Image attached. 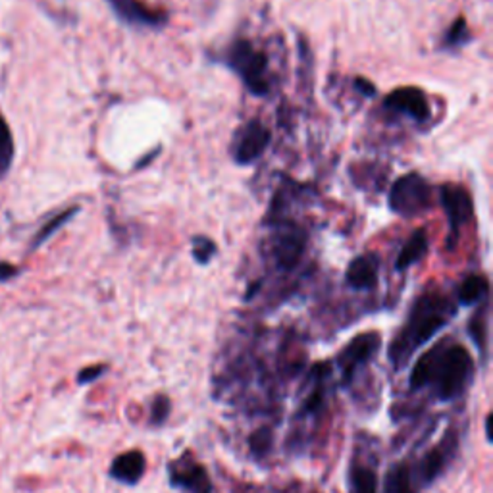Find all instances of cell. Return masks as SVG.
<instances>
[{"label": "cell", "instance_id": "cell-1", "mask_svg": "<svg viewBox=\"0 0 493 493\" xmlns=\"http://www.w3.org/2000/svg\"><path fill=\"white\" fill-rule=\"evenodd\" d=\"M474 378V361L463 345H440L434 351L424 353L414 364L409 386L411 389L434 387V394L442 401L461 397Z\"/></svg>", "mask_w": 493, "mask_h": 493}, {"label": "cell", "instance_id": "cell-2", "mask_svg": "<svg viewBox=\"0 0 493 493\" xmlns=\"http://www.w3.org/2000/svg\"><path fill=\"white\" fill-rule=\"evenodd\" d=\"M455 315L457 307L450 297L440 291H426L414 301L405 326L391 341L387 351L389 361L395 368H401L422 345L428 343L435 333H440Z\"/></svg>", "mask_w": 493, "mask_h": 493}, {"label": "cell", "instance_id": "cell-3", "mask_svg": "<svg viewBox=\"0 0 493 493\" xmlns=\"http://www.w3.org/2000/svg\"><path fill=\"white\" fill-rule=\"evenodd\" d=\"M226 66L238 74L245 89L254 97H266L270 93V60L249 39H238L226 51Z\"/></svg>", "mask_w": 493, "mask_h": 493}, {"label": "cell", "instance_id": "cell-4", "mask_svg": "<svg viewBox=\"0 0 493 493\" xmlns=\"http://www.w3.org/2000/svg\"><path fill=\"white\" fill-rule=\"evenodd\" d=\"M389 210L403 218H414L432 207V185L417 172L405 174L391 185Z\"/></svg>", "mask_w": 493, "mask_h": 493}, {"label": "cell", "instance_id": "cell-5", "mask_svg": "<svg viewBox=\"0 0 493 493\" xmlns=\"http://www.w3.org/2000/svg\"><path fill=\"white\" fill-rule=\"evenodd\" d=\"M307 245H309V233L305 228L299 226L295 222L278 223L270 243L272 261L278 270H284V272L293 270V268L302 261V256H305Z\"/></svg>", "mask_w": 493, "mask_h": 493}, {"label": "cell", "instance_id": "cell-6", "mask_svg": "<svg viewBox=\"0 0 493 493\" xmlns=\"http://www.w3.org/2000/svg\"><path fill=\"white\" fill-rule=\"evenodd\" d=\"M440 200L445 208L447 222H450V238H447L450 241H447V246L453 249L458 239V231H461L465 223L474 218V203L465 187L453 184L440 187Z\"/></svg>", "mask_w": 493, "mask_h": 493}, {"label": "cell", "instance_id": "cell-7", "mask_svg": "<svg viewBox=\"0 0 493 493\" xmlns=\"http://www.w3.org/2000/svg\"><path fill=\"white\" fill-rule=\"evenodd\" d=\"M270 141H272V133L262 121L259 120L246 121V126L239 131L238 139L233 143L231 156L235 164L249 166L256 162L266 153Z\"/></svg>", "mask_w": 493, "mask_h": 493}, {"label": "cell", "instance_id": "cell-8", "mask_svg": "<svg viewBox=\"0 0 493 493\" xmlns=\"http://www.w3.org/2000/svg\"><path fill=\"white\" fill-rule=\"evenodd\" d=\"M380 345H382V340H380V333L376 332L361 333L353 341L347 343V347L338 356V364L345 384L351 382L358 368L372 361L380 351Z\"/></svg>", "mask_w": 493, "mask_h": 493}, {"label": "cell", "instance_id": "cell-9", "mask_svg": "<svg viewBox=\"0 0 493 493\" xmlns=\"http://www.w3.org/2000/svg\"><path fill=\"white\" fill-rule=\"evenodd\" d=\"M112 12L126 26L159 29L168 24V12L153 8L143 0H108Z\"/></svg>", "mask_w": 493, "mask_h": 493}, {"label": "cell", "instance_id": "cell-10", "mask_svg": "<svg viewBox=\"0 0 493 493\" xmlns=\"http://www.w3.org/2000/svg\"><path fill=\"white\" fill-rule=\"evenodd\" d=\"M384 108L414 121H426L432 114L428 97L419 87H399L391 91L384 100Z\"/></svg>", "mask_w": 493, "mask_h": 493}, {"label": "cell", "instance_id": "cell-11", "mask_svg": "<svg viewBox=\"0 0 493 493\" xmlns=\"http://www.w3.org/2000/svg\"><path fill=\"white\" fill-rule=\"evenodd\" d=\"M168 480L174 488L192 493H212L215 489L207 468L200 463L189 461L185 455L179 461L168 465Z\"/></svg>", "mask_w": 493, "mask_h": 493}, {"label": "cell", "instance_id": "cell-12", "mask_svg": "<svg viewBox=\"0 0 493 493\" xmlns=\"http://www.w3.org/2000/svg\"><path fill=\"white\" fill-rule=\"evenodd\" d=\"M457 445H458L457 435L447 434L445 438L442 440V443L435 445L434 450L422 458L420 468H419V478H420L424 486L432 484V481L443 473L447 463L451 461V457L457 451Z\"/></svg>", "mask_w": 493, "mask_h": 493}, {"label": "cell", "instance_id": "cell-13", "mask_svg": "<svg viewBox=\"0 0 493 493\" xmlns=\"http://www.w3.org/2000/svg\"><path fill=\"white\" fill-rule=\"evenodd\" d=\"M147 470V458L137 450L118 455L110 466V478L126 486H136Z\"/></svg>", "mask_w": 493, "mask_h": 493}, {"label": "cell", "instance_id": "cell-14", "mask_svg": "<svg viewBox=\"0 0 493 493\" xmlns=\"http://www.w3.org/2000/svg\"><path fill=\"white\" fill-rule=\"evenodd\" d=\"M378 274H380V262L376 254H361L351 261L349 268L345 272V282L349 287L356 291H368L376 287L378 284Z\"/></svg>", "mask_w": 493, "mask_h": 493}, {"label": "cell", "instance_id": "cell-15", "mask_svg": "<svg viewBox=\"0 0 493 493\" xmlns=\"http://www.w3.org/2000/svg\"><path fill=\"white\" fill-rule=\"evenodd\" d=\"M428 246H430L428 231H426L424 228L412 231L411 238L405 241V245L401 246L399 256L395 261V270L405 272L407 268H411L412 264H417L419 261H422L424 254L428 253Z\"/></svg>", "mask_w": 493, "mask_h": 493}, {"label": "cell", "instance_id": "cell-16", "mask_svg": "<svg viewBox=\"0 0 493 493\" xmlns=\"http://www.w3.org/2000/svg\"><path fill=\"white\" fill-rule=\"evenodd\" d=\"M489 295V282L486 276H468L457 289V301L463 307H473L478 302H486Z\"/></svg>", "mask_w": 493, "mask_h": 493}, {"label": "cell", "instance_id": "cell-17", "mask_svg": "<svg viewBox=\"0 0 493 493\" xmlns=\"http://www.w3.org/2000/svg\"><path fill=\"white\" fill-rule=\"evenodd\" d=\"M468 333H470V338H473L474 345L478 347L481 356H486V353H488V301L484 302V307H481L473 318H470Z\"/></svg>", "mask_w": 493, "mask_h": 493}, {"label": "cell", "instance_id": "cell-18", "mask_svg": "<svg viewBox=\"0 0 493 493\" xmlns=\"http://www.w3.org/2000/svg\"><path fill=\"white\" fill-rule=\"evenodd\" d=\"M386 489L387 493H417L411 468L407 465H397L391 468L387 473Z\"/></svg>", "mask_w": 493, "mask_h": 493}, {"label": "cell", "instance_id": "cell-19", "mask_svg": "<svg viewBox=\"0 0 493 493\" xmlns=\"http://www.w3.org/2000/svg\"><path fill=\"white\" fill-rule=\"evenodd\" d=\"M77 212H80V207H70L68 210H64V212H60V215H56L51 222H47L43 226V230L35 235V239H33V245H31V249H37V246H41L44 241H49L52 235L59 231V230H62L66 223H68Z\"/></svg>", "mask_w": 493, "mask_h": 493}, {"label": "cell", "instance_id": "cell-20", "mask_svg": "<svg viewBox=\"0 0 493 493\" xmlns=\"http://www.w3.org/2000/svg\"><path fill=\"white\" fill-rule=\"evenodd\" d=\"M378 476L372 468L353 466L351 470V493H376Z\"/></svg>", "mask_w": 493, "mask_h": 493}, {"label": "cell", "instance_id": "cell-21", "mask_svg": "<svg viewBox=\"0 0 493 493\" xmlns=\"http://www.w3.org/2000/svg\"><path fill=\"white\" fill-rule=\"evenodd\" d=\"M14 159V139L6 120L0 114V176L10 170V164Z\"/></svg>", "mask_w": 493, "mask_h": 493}, {"label": "cell", "instance_id": "cell-22", "mask_svg": "<svg viewBox=\"0 0 493 493\" xmlns=\"http://www.w3.org/2000/svg\"><path fill=\"white\" fill-rule=\"evenodd\" d=\"M470 41V31H468V24H466V20L461 16V18H457L451 27L445 31V35H443V47L447 49H458V47H463V44H466Z\"/></svg>", "mask_w": 493, "mask_h": 493}, {"label": "cell", "instance_id": "cell-23", "mask_svg": "<svg viewBox=\"0 0 493 493\" xmlns=\"http://www.w3.org/2000/svg\"><path fill=\"white\" fill-rule=\"evenodd\" d=\"M218 251L216 243L205 238V235H200V238H193V259L199 264H208L212 259H215V254Z\"/></svg>", "mask_w": 493, "mask_h": 493}, {"label": "cell", "instance_id": "cell-24", "mask_svg": "<svg viewBox=\"0 0 493 493\" xmlns=\"http://www.w3.org/2000/svg\"><path fill=\"white\" fill-rule=\"evenodd\" d=\"M251 451L256 455V457H264L268 455V451L272 450V443H274V435L272 432L264 428V430H259L256 434L251 435Z\"/></svg>", "mask_w": 493, "mask_h": 493}, {"label": "cell", "instance_id": "cell-25", "mask_svg": "<svg viewBox=\"0 0 493 493\" xmlns=\"http://www.w3.org/2000/svg\"><path fill=\"white\" fill-rule=\"evenodd\" d=\"M170 399L164 397V395H159V397H154L153 401V411H151V422L154 426H162L168 417H170Z\"/></svg>", "mask_w": 493, "mask_h": 493}, {"label": "cell", "instance_id": "cell-26", "mask_svg": "<svg viewBox=\"0 0 493 493\" xmlns=\"http://www.w3.org/2000/svg\"><path fill=\"white\" fill-rule=\"evenodd\" d=\"M106 374V366L105 364H95V366H87L83 368L80 374H77V384L80 386H87L93 384L95 380H98L100 376Z\"/></svg>", "mask_w": 493, "mask_h": 493}, {"label": "cell", "instance_id": "cell-27", "mask_svg": "<svg viewBox=\"0 0 493 493\" xmlns=\"http://www.w3.org/2000/svg\"><path fill=\"white\" fill-rule=\"evenodd\" d=\"M324 405V395H322V389H315L312 394L309 395V399L305 401V405H302L301 414H315L322 409Z\"/></svg>", "mask_w": 493, "mask_h": 493}, {"label": "cell", "instance_id": "cell-28", "mask_svg": "<svg viewBox=\"0 0 493 493\" xmlns=\"http://www.w3.org/2000/svg\"><path fill=\"white\" fill-rule=\"evenodd\" d=\"M20 274V270L16 266L8 264V262H0V282H10V279L16 278Z\"/></svg>", "mask_w": 493, "mask_h": 493}, {"label": "cell", "instance_id": "cell-29", "mask_svg": "<svg viewBox=\"0 0 493 493\" xmlns=\"http://www.w3.org/2000/svg\"><path fill=\"white\" fill-rule=\"evenodd\" d=\"M355 83H356L358 91H361L364 97H374L376 95V87L370 83V82L363 80V77H358V80H355Z\"/></svg>", "mask_w": 493, "mask_h": 493}]
</instances>
